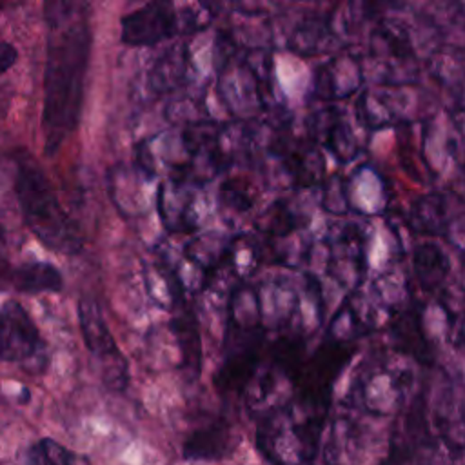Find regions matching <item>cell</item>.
I'll list each match as a JSON object with an SVG mask.
<instances>
[{"label":"cell","instance_id":"cell-1","mask_svg":"<svg viewBox=\"0 0 465 465\" xmlns=\"http://www.w3.org/2000/svg\"><path fill=\"white\" fill-rule=\"evenodd\" d=\"M85 2H45L47 51L44 69L42 134L47 156L76 131L85 91L93 33Z\"/></svg>","mask_w":465,"mask_h":465},{"label":"cell","instance_id":"cell-2","mask_svg":"<svg viewBox=\"0 0 465 465\" xmlns=\"http://www.w3.org/2000/svg\"><path fill=\"white\" fill-rule=\"evenodd\" d=\"M15 194L25 225L47 249L69 256L82 251L84 238L76 222L64 209L54 187L33 158L16 162Z\"/></svg>","mask_w":465,"mask_h":465},{"label":"cell","instance_id":"cell-3","mask_svg":"<svg viewBox=\"0 0 465 465\" xmlns=\"http://www.w3.org/2000/svg\"><path fill=\"white\" fill-rule=\"evenodd\" d=\"M327 409L296 400L262 414L256 430L260 452L272 465H311L320 450Z\"/></svg>","mask_w":465,"mask_h":465},{"label":"cell","instance_id":"cell-4","mask_svg":"<svg viewBox=\"0 0 465 465\" xmlns=\"http://www.w3.org/2000/svg\"><path fill=\"white\" fill-rule=\"evenodd\" d=\"M194 13L196 5H176L173 2H149L122 18V42L131 47L156 45L178 35L202 31L211 13Z\"/></svg>","mask_w":465,"mask_h":465},{"label":"cell","instance_id":"cell-5","mask_svg":"<svg viewBox=\"0 0 465 465\" xmlns=\"http://www.w3.org/2000/svg\"><path fill=\"white\" fill-rule=\"evenodd\" d=\"M0 360L33 374L44 372L49 361L36 323L16 300H7L0 307Z\"/></svg>","mask_w":465,"mask_h":465},{"label":"cell","instance_id":"cell-6","mask_svg":"<svg viewBox=\"0 0 465 465\" xmlns=\"http://www.w3.org/2000/svg\"><path fill=\"white\" fill-rule=\"evenodd\" d=\"M409 391V374L391 369H378L365 372L358 385L361 405L374 414H391L403 405Z\"/></svg>","mask_w":465,"mask_h":465},{"label":"cell","instance_id":"cell-7","mask_svg":"<svg viewBox=\"0 0 465 465\" xmlns=\"http://www.w3.org/2000/svg\"><path fill=\"white\" fill-rule=\"evenodd\" d=\"M78 323H80L82 338L87 351L98 360L109 361V365H114V369L125 372V369H120L114 363L116 360L118 361H124V360L120 356L118 345L105 323V318L96 300L82 298L78 302Z\"/></svg>","mask_w":465,"mask_h":465},{"label":"cell","instance_id":"cell-8","mask_svg":"<svg viewBox=\"0 0 465 465\" xmlns=\"http://www.w3.org/2000/svg\"><path fill=\"white\" fill-rule=\"evenodd\" d=\"M403 425L394 441H391V454L383 465H423L427 430L423 427V409H420V401H414Z\"/></svg>","mask_w":465,"mask_h":465},{"label":"cell","instance_id":"cell-9","mask_svg":"<svg viewBox=\"0 0 465 465\" xmlns=\"http://www.w3.org/2000/svg\"><path fill=\"white\" fill-rule=\"evenodd\" d=\"M232 449V429L227 421L216 420L194 429L183 443L185 460H222Z\"/></svg>","mask_w":465,"mask_h":465},{"label":"cell","instance_id":"cell-10","mask_svg":"<svg viewBox=\"0 0 465 465\" xmlns=\"http://www.w3.org/2000/svg\"><path fill=\"white\" fill-rule=\"evenodd\" d=\"M9 282L15 291L24 294L60 292L64 289L62 272L47 262H27L18 265L9 274Z\"/></svg>","mask_w":465,"mask_h":465},{"label":"cell","instance_id":"cell-11","mask_svg":"<svg viewBox=\"0 0 465 465\" xmlns=\"http://www.w3.org/2000/svg\"><path fill=\"white\" fill-rule=\"evenodd\" d=\"M171 329L176 334L182 367L191 380H196L202 371V340L194 314L191 311H183L171 320Z\"/></svg>","mask_w":465,"mask_h":465},{"label":"cell","instance_id":"cell-12","mask_svg":"<svg viewBox=\"0 0 465 465\" xmlns=\"http://www.w3.org/2000/svg\"><path fill=\"white\" fill-rule=\"evenodd\" d=\"M412 269L423 291L430 292L445 282L450 271V263L440 245L432 242H425L414 249Z\"/></svg>","mask_w":465,"mask_h":465},{"label":"cell","instance_id":"cell-13","mask_svg":"<svg viewBox=\"0 0 465 465\" xmlns=\"http://www.w3.org/2000/svg\"><path fill=\"white\" fill-rule=\"evenodd\" d=\"M449 200L440 193L418 198L411 213V227L421 234H443L450 223Z\"/></svg>","mask_w":465,"mask_h":465},{"label":"cell","instance_id":"cell-14","mask_svg":"<svg viewBox=\"0 0 465 465\" xmlns=\"http://www.w3.org/2000/svg\"><path fill=\"white\" fill-rule=\"evenodd\" d=\"M394 338L400 343L401 351L409 352L421 363L432 361V349L423 336L418 311H407L398 320H394Z\"/></svg>","mask_w":465,"mask_h":465},{"label":"cell","instance_id":"cell-15","mask_svg":"<svg viewBox=\"0 0 465 465\" xmlns=\"http://www.w3.org/2000/svg\"><path fill=\"white\" fill-rule=\"evenodd\" d=\"M27 465H91L89 458L69 450L62 443L44 438L27 450Z\"/></svg>","mask_w":465,"mask_h":465},{"label":"cell","instance_id":"cell-16","mask_svg":"<svg viewBox=\"0 0 465 465\" xmlns=\"http://www.w3.org/2000/svg\"><path fill=\"white\" fill-rule=\"evenodd\" d=\"M325 143L340 162H349L356 153V142L351 127H347L340 118H334V122L325 125Z\"/></svg>","mask_w":465,"mask_h":465},{"label":"cell","instance_id":"cell-17","mask_svg":"<svg viewBox=\"0 0 465 465\" xmlns=\"http://www.w3.org/2000/svg\"><path fill=\"white\" fill-rule=\"evenodd\" d=\"M18 60V51L13 44L0 40V76L7 73Z\"/></svg>","mask_w":465,"mask_h":465},{"label":"cell","instance_id":"cell-18","mask_svg":"<svg viewBox=\"0 0 465 465\" xmlns=\"http://www.w3.org/2000/svg\"><path fill=\"white\" fill-rule=\"evenodd\" d=\"M2 247H4V229L0 227V276L4 271V258H2Z\"/></svg>","mask_w":465,"mask_h":465}]
</instances>
